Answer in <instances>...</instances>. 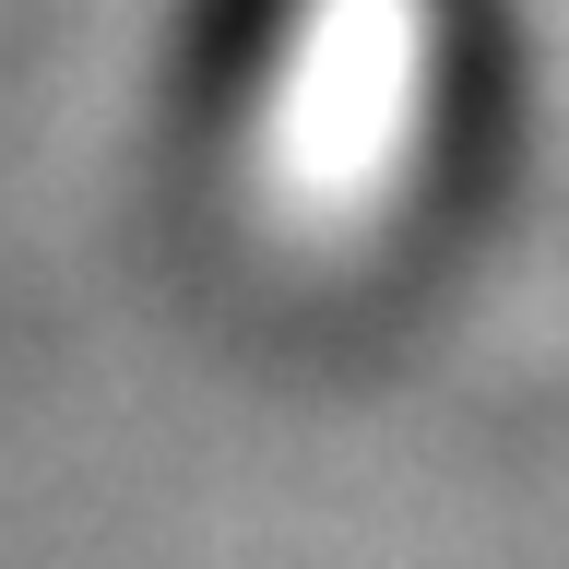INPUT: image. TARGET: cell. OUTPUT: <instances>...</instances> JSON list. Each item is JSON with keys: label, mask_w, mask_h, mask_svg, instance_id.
Listing matches in <instances>:
<instances>
[{"label": "cell", "mask_w": 569, "mask_h": 569, "mask_svg": "<svg viewBox=\"0 0 569 569\" xmlns=\"http://www.w3.org/2000/svg\"><path fill=\"white\" fill-rule=\"evenodd\" d=\"M284 24H297V0H202V24H190V96H202V119L249 107V83L284 48Z\"/></svg>", "instance_id": "6da1fadb"}]
</instances>
